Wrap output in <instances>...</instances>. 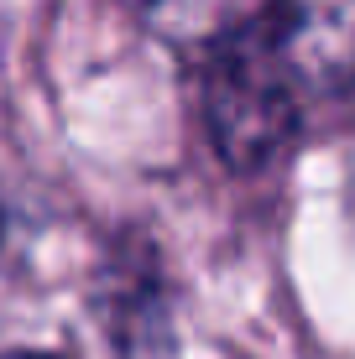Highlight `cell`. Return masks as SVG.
<instances>
[{
	"label": "cell",
	"instance_id": "obj_1",
	"mask_svg": "<svg viewBox=\"0 0 355 359\" xmlns=\"http://www.w3.org/2000/svg\"><path fill=\"white\" fill-rule=\"evenodd\" d=\"M303 99L309 94L298 89V79L288 73L266 36V16L209 53L204 115H209V135L230 167L272 162L303 126Z\"/></svg>",
	"mask_w": 355,
	"mask_h": 359
},
{
	"label": "cell",
	"instance_id": "obj_2",
	"mask_svg": "<svg viewBox=\"0 0 355 359\" xmlns=\"http://www.w3.org/2000/svg\"><path fill=\"white\" fill-rule=\"evenodd\" d=\"M266 36L303 94L355 89V0H272Z\"/></svg>",
	"mask_w": 355,
	"mask_h": 359
},
{
	"label": "cell",
	"instance_id": "obj_3",
	"mask_svg": "<svg viewBox=\"0 0 355 359\" xmlns=\"http://www.w3.org/2000/svg\"><path fill=\"white\" fill-rule=\"evenodd\" d=\"M136 11L146 27L157 36H167L173 47L209 57L230 36L251 32L272 11V0H136Z\"/></svg>",
	"mask_w": 355,
	"mask_h": 359
},
{
	"label": "cell",
	"instance_id": "obj_4",
	"mask_svg": "<svg viewBox=\"0 0 355 359\" xmlns=\"http://www.w3.org/2000/svg\"><path fill=\"white\" fill-rule=\"evenodd\" d=\"M6 359H42V354H6Z\"/></svg>",
	"mask_w": 355,
	"mask_h": 359
}]
</instances>
